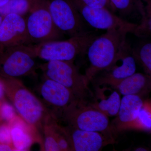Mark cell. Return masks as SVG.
Listing matches in <instances>:
<instances>
[{"label": "cell", "instance_id": "obj_8", "mask_svg": "<svg viewBox=\"0 0 151 151\" xmlns=\"http://www.w3.org/2000/svg\"><path fill=\"white\" fill-rule=\"evenodd\" d=\"M49 8L55 24L63 33L71 37L87 32L82 17L71 0H49Z\"/></svg>", "mask_w": 151, "mask_h": 151}, {"label": "cell", "instance_id": "obj_3", "mask_svg": "<svg viewBox=\"0 0 151 151\" xmlns=\"http://www.w3.org/2000/svg\"><path fill=\"white\" fill-rule=\"evenodd\" d=\"M44 77L58 82L73 93L78 101L86 104L92 102L93 92L89 88V81L81 74L73 61L51 60L39 66Z\"/></svg>", "mask_w": 151, "mask_h": 151}, {"label": "cell", "instance_id": "obj_24", "mask_svg": "<svg viewBox=\"0 0 151 151\" xmlns=\"http://www.w3.org/2000/svg\"><path fill=\"white\" fill-rule=\"evenodd\" d=\"M85 4L94 8H106L110 4L109 0H81Z\"/></svg>", "mask_w": 151, "mask_h": 151}, {"label": "cell", "instance_id": "obj_1", "mask_svg": "<svg viewBox=\"0 0 151 151\" xmlns=\"http://www.w3.org/2000/svg\"><path fill=\"white\" fill-rule=\"evenodd\" d=\"M0 78L4 84L6 97L10 101L19 116L40 135L42 134L45 126L54 119L41 100L17 78Z\"/></svg>", "mask_w": 151, "mask_h": 151}, {"label": "cell", "instance_id": "obj_23", "mask_svg": "<svg viewBox=\"0 0 151 151\" xmlns=\"http://www.w3.org/2000/svg\"><path fill=\"white\" fill-rule=\"evenodd\" d=\"M0 143L13 147L11 137V127L9 123L0 122Z\"/></svg>", "mask_w": 151, "mask_h": 151}, {"label": "cell", "instance_id": "obj_25", "mask_svg": "<svg viewBox=\"0 0 151 151\" xmlns=\"http://www.w3.org/2000/svg\"><path fill=\"white\" fill-rule=\"evenodd\" d=\"M14 151L13 147L12 146L0 143V151Z\"/></svg>", "mask_w": 151, "mask_h": 151}, {"label": "cell", "instance_id": "obj_21", "mask_svg": "<svg viewBox=\"0 0 151 151\" xmlns=\"http://www.w3.org/2000/svg\"><path fill=\"white\" fill-rule=\"evenodd\" d=\"M18 116L12 104L6 100L0 103V122L9 123Z\"/></svg>", "mask_w": 151, "mask_h": 151}, {"label": "cell", "instance_id": "obj_11", "mask_svg": "<svg viewBox=\"0 0 151 151\" xmlns=\"http://www.w3.org/2000/svg\"><path fill=\"white\" fill-rule=\"evenodd\" d=\"M71 1L82 18L95 28L108 30L132 23L117 17L106 8L92 7L85 4L81 0Z\"/></svg>", "mask_w": 151, "mask_h": 151}, {"label": "cell", "instance_id": "obj_27", "mask_svg": "<svg viewBox=\"0 0 151 151\" xmlns=\"http://www.w3.org/2000/svg\"><path fill=\"white\" fill-rule=\"evenodd\" d=\"M9 1V0H0V7L4 5Z\"/></svg>", "mask_w": 151, "mask_h": 151}, {"label": "cell", "instance_id": "obj_16", "mask_svg": "<svg viewBox=\"0 0 151 151\" xmlns=\"http://www.w3.org/2000/svg\"><path fill=\"white\" fill-rule=\"evenodd\" d=\"M144 103L142 98L138 95L124 96L121 99L117 118L111 123L114 132H120L123 127L134 120Z\"/></svg>", "mask_w": 151, "mask_h": 151}, {"label": "cell", "instance_id": "obj_7", "mask_svg": "<svg viewBox=\"0 0 151 151\" xmlns=\"http://www.w3.org/2000/svg\"><path fill=\"white\" fill-rule=\"evenodd\" d=\"M49 0H39L26 18L29 44L60 40L63 33L57 28L49 8Z\"/></svg>", "mask_w": 151, "mask_h": 151}, {"label": "cell", "instance_id": "obj_18", "mask_svg": "<svg viewBox=\"0 0 151 151\" xmlns=\"http://www.w3.org/2000/svg\"><path fill=\"white\" fill-rule=\"evenodd\" d=\"M139 130L150 132L151 105L150 100L144 101V104L134 120L122 128L120 132L127 130Z\"/></svg>", "mask_w": 151, "mask_h": 151}, {"label": "cell", "instance_id": "obj_5", "mask_svg": "<svg viewBox=\"0 0 151 151\" xmlns=\"http://www.w3.org/2000/svg\"><path fill=\"white\" fill-rule=\"evenodd\" d=\"M61 119L78 129L98 132L114 141L115 132L108 117L89 104L76 101L63 114Z\"/></svg>", "mask_w": 151, "mask_h": 151}, {"label": "cell", "instance_id": "obj_4", "mask_svg": "<svg viewBox=\"0 0 151 151\" xmlns=\"http://www.w3.org/2000/svg\"><path fill=\"white\" fill-rule=\"evenodd\" d=\"M97 37L94 34L87 32L67 40L51 41L30 45L37 58L47 61H73L77 56L86 51Z\"/></svg>", "mask_w": 151, "mask_h": 151}, {"label": "cell", "instance_id": "obj_12", "mask_svg": "<svg viewBox=\"0 0 151 151\" xmlns=\"http://www.w3.org/2000/svg\"><path fill=\"white\" fill-rule=\"evenodd\" d=\"M29 44L26 20L24 17L12 14L3 17L0 24V46Z\"/></svg>", "mask_w": 151, "mask_h": 151}, {"label": "cell", "instance_id": "obj_2", "mask_svg": "<svg viewBox=\"0 0 151 151\" xmlns=\"http://www.w3.org/2000/svg\"><path fill=\"white\" fill-rule=\"evenodd\" d=\"M137 25L131 23L108 30L105 33L97 37L91 42L86 50L90 65L85 74L89 82L113 63L127 42V34L133 33Z\"/></svg>", "mask_w": 151, "mask_h": 151}, {"label": "cell", "instance_id": "obj_13", "mask_svg": "<svg viewBox=\"0 0 151 151\" xmlns=\"http://www.w3.org/2000/svg\"><path fill=\"white\" fill-rule=\"evenodd\" d=\"M71 151H99L114 141L97 132L76 129L70 126L63 127Z\"/></svg>", "mask_w": 151, "mask_h": 151}, {"label": "cell", "instance_id": "obj_9", "mask_svg": "<svg viewBox=\"0 0 151 151\" xmlns=\"http://www.w3.org/2000/svg\"><path fill=\"white\" fill-rule=\"evenodd\" d=\"M136 63L132 48L127 42L113 63L98 73L91 81L94 82V85H108L113 87L120 81L136 72Z\"/></svg>", "mask_w": 151, "mask_h": 151}, {"label": "cell", "instance_id": "obj_6", "mask_svg": "<svg viewBox=\"0 0 151 151\" xmlns=\"http://www.w3.org/2000/svg\"><path fill=\"white\" fill-rule=\"evenodd\" d=\"M37 58L30 45L0 46V77L16 78L34 74Z\"/></svg>", "mask_w": 151, "mask_h": 151}, {"label": "cell", "instance_id": "obj_22", "mask_svg": "<svg viewBox=\"0 0 151 151\" xmlns=\"http://www.w3.org/2000/svg\"><path fill=\"white\" fill-rule=\"evenodd\" d=\"M110 4L113 8L123 14L130 13L133 7V0H109Z\"/></svg>", "mask_w": 151, "mask_h": 151}, {"label": "cell", "instance_id": "obj_20", "mask_svg": "<svg viewBox=\"0 0 151 151\" xmlns=\"http://www.w3.org/2000/svg\"><path fill=\"white\" fill-rule=\"evenodd\" d=\"M132 54L136 60L142 68L146 74L151 76V44H143L137 49H132Z\"/></svg>", "mask_w": 151, "mask_h": 151}, {"label": "cell", "instance_id": "obj_26", "mask_svg": "<svg viewBox=\"0 0 151 151\" xmlns=\"http://www.w3.org/2000/svg\"><path fill=\"white\" fill-rule=\"evenodd\" d=\"M134 150L136 151H148V150H147V149L145 148L139 147H138L137 148L135 149Z\"/></svg>", "mask_w": 151, "mask_h": 151}, {"label": "cell", "instance_id": "obj_29", "mask_svg": "<svg viewBox=\"0 0 151 151\" xmlns=\"http://www.w3.org/2000/svg\"></svg>", "mask_w": 151, "mask_h": 151}, {"label": "cell", "instance_id": "obj_17", "mask_svg": "<svg viewBox=\"0 0 151 151\" xmlns=\"http://www.w3.org/2000/svg\"><path fill=\"white\" fill-rule=\"evenodd\" d=\"M151 76L135 73L120 81L113 88L123 96L136 95L142 97L151 90Z\"/></svg>", "mask_w": 151, "mask_h": 151}, {"label": "cell", "instance_id": "obj_10", "mask_svg": "<svg viewBox=\"0 0 151 151\" xmlns=\"http://www.w3.org/2000/svg\"><path fill=\"white\" fill-rule=\"evenodd\" d=\"M39 93L41 101L57 122L71 104L78 101L65 86L45 77L40 86Z\"/></svg>", "mask_w": 151, "mask_h": 151}, {"label": "cell", "instance_id": "obj_14", "mask_svg": "<svg viewBox=\"0 0 151 151\" xmlns=\"http://www.w3.org/2000/svg\"><path fill=\"white\" fill-rule=\"evenodd\" d=\"M94 98L89 105L108 117L116 116L121 98L116 89L108 85H94Z\"/></svg>", "mask_w": 151, "mask_h": 151}, {"label": "cell", "instance_id": "obj_15", "mask_svg": "<svg viewBox=\"0 0 151 151\" xmlns=\"http://www.w3.org/2000/svg\"><path fill=\"white\" fill-rule=\"evenodd\" d=\"M14 151H28L33 144L40 142V135L18 116L9 123ZM41 144V143H40Z\"/></svg>", "mask_w": 151, "mask_h": 151}, {"label": "cell", "instance_id": "obj_28", "mask_svg": "<svg viewBox=\"0 0 151 151\" xmlns=\"http://www.w3.org/2000/svg\"><path fill=\"white\" fill-rule=\"evenodd\" d=\"M3 17H2L0 15V24H1V22L2 20Z\"/></svg>", "mask_w": 151, "mask_h": 151}, {"label": "cell", "instance_id": "obj_19", "mask_svg": "<svg viewBox=\"0 0 151 151\" xmlns=\"http://www.w3.org/2000/svg\"><path fill=\"white\" fill-rule=\"evenodd\" d=\"M39 0H9L0 7V15L4 17L9 14L24 16L29 13Z\"/></svg>", "mask_w": 151, "mask_h": 151}]
</instances>
